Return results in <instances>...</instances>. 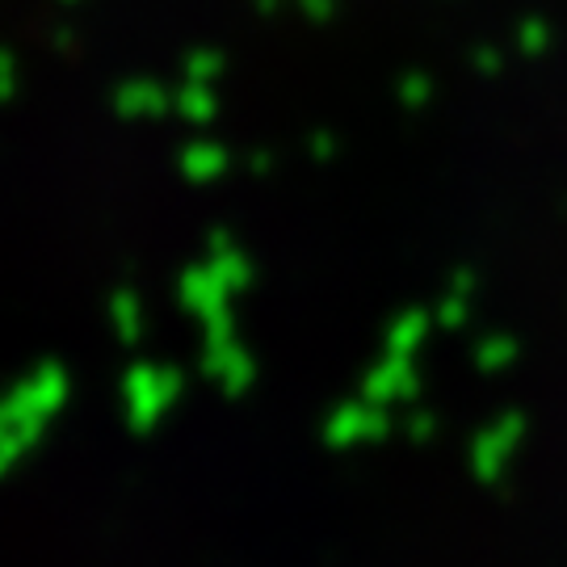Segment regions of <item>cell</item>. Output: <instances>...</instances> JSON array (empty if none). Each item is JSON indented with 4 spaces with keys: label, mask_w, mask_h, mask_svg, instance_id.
<instances>
[{
    "label": "cell",
    "mask_w": 567,
    "mask_h": 567,
    "mask_svg": "<svg viewBox=\"0 0 567 567\" xmlns=\"http://www.w3.org/2000/svg\"><path fill=\"white\" fill-rule=\"evenodd\" d=\"M269 152H248V168H252V173H265V168H269Z\"/></svg>",
    "instance_id": "cell-20"
},
{
    "label": "cell",
    "mask_w": 567,
    "mask_h": 567,
    "mask_svg": "<svg viewBox=\"0 0 567 567\" xmlns=\"http://www.w3.org/2000/svg\"><path fill=\"white\" fill-rule=\"evenodd\" d=\"M177 168H182L185 182L215 185L219 177H227V168H231V152H227L224 143H215V140H194V143H185V147H182Z\"/></svg>",
    "instance_id": "cell-9"
},
{
    "label": "cell",
    "mask_w": 567,
    "mask_h": 567,
    "mask_svg": "<svg viewBox=\"0 0 567 567\" xmlns=\"http://www.w3.org/2000/svg\"><path fill=\"white\" fill-rule=\"evenodd\" d=\"M362 395L383 408L416 400V395H421V370H416V358H408V353H386L383 349V358L362 374Z\"/></svg>",
    "instance_id": "cell-6"
},
{
    "label": "cell",
    "mask_w": 567,
    "mask_h": 567,
    "mask_svg": "<svg viewBox=\"0 0 567 567\" xmlns=\"http://www.w3.org/2000/svg\"><path fill=\"white\" fill-rule=\"evenodd\" d=\"M391 412L383 404H374V400H344L337 404L332 412L324 416V442L332 450H353V446H365V442H383L386 433H391Z\"/></svg>",
    "instance_id": "cell-4"
},
{
    "label": "cell",
    "mask_w": 567,
    "mask_h": 567,
    "mask_svg": "<svg viewBox=\"0 0 567 567\" xmlns=\"http://www.w3.org/2000/svg\"><path fill=\"white\" fill-rule=\"evenodd\" d=\"M206 265H210L215 278L231 290V299L257 286V265H252V257L231 240V231H224V227H215L210 240H206Z\"/></svg>",
    "instance_id": "cell-8"
},
{
    "label": "cell",
    "mask_w": 567,
    "mask_h": 567,
    "mask_svg": "<svg viewBox=\"0 0 567 567\" xmlns=\"http://www.w3.org/2000/svg\"><path fill=\"white\" fill-rule=\"evenodd\" d=\"M168 105H173L168 102V93L152 81L118 84V93H114V110H118L122 118H161Z\"/></svg>",
    "instance_id": "cell-10"
},
{
    "label": "cell",
    "mask_w": 567,
    "mask_h": 567,
    "mask_svg": "<svg viewBox=\"0 0 567 567\" xmlns=\"http://www.w3.org/2000/svg\"><path fill=\"white\" fill-rule=\"evenodd\" d=\"M177 303H182L185 316H194L198 324L219 316V311H231V290H227L210 265H185L177 274Z\"/></svg>",
    "instance_id": "cell-7"
},
{
    "label": "cell",
    "mask_w": 567,
    "mask_h": 567,
    "mask_svg": "<svg viewBox=\"0 0 567 567\" xmlns=\"http://www.w3.org/2000/svg\"><path fill=\"white\" fill-rule=\"evenodd\" d=\"M185 395V370L161 362H131L122 374V421L131 433H152Z\"/></svg>",
    "instance_id": "cell-2"
},
{
    "label": "cell",
    "mask_w": 567,
    "mask_h": 567,
    "mask_svg": "<svg viewBox=\"0 0 567 567\" xmlns=\"http://www.w3.org/2000/svg\"><path fill=\"white\" fill-rule=\"evenodd\" d=\"M395 97H400L408 110H421V105L433 97V84H429V76H421V72H416V76H404V81H400Z\"/></svg>",
    "instance_id": "cell-16"
},
{
    "label": "cell",
    "mask_w": 567,
    "mask_h": 567,
    "mask_svg": "<svg viewBox=\"0 0 567 567\" xmlns=\"http://www.w3.org/2000/svg\"><path fill=\"white\" fill-rule=\"evenodd\" d=\"M68 395H72L68 370L63 362L47 358L0 400V475H9L47 437V429L63 412Z\"/></svg>",
    "instance_id": "cell-1"
},
{
    "label": "cell",
    "mask_w": 567,
    "mask_h": 567,
    "mask_svg": "<svg viewBox=\"0 0 567 567\" xmlns=\"http://www.w3.org/2000/svg\"><path fill=\"white\" fill-rule=\"evenodd\" d=\"M203 374L224 391L227 400H240L257 383V358L240 344V337H206L203 341Z\"/></svg>",
    "instance_id": "cell-5"
},
{
    "label": "cell",
    "mask_w": 567,
    "mask_h": 567,
    "mask_svg": "<svg viewBox=\"0 0 567 567\" xmlns=\"http://www.w3.org/2000/svg\"><path fill=\"white\" fill-rule=\"evenodd\" d=\"M307 147H311V161H332V156H337V140H332V135H328V131H316V135H311V143H307Z\"/></svg>",
    "instance_id": "cell-19"
},
{
    "label": "cell",
    "mask_w": 567,
    "mask_h": 567,
    "mask_svg": "<svg viewBox=\"0 0 567 567\" xmlns=\"http://www.w3.org/2000/svg\"><path fill=\"white\" fill-rule=\"evenodd\" d=\"M219 68H224V60H215V55H194L189 60V76L194 81H210V76H219Z\"/></svg>",
    "instance_id": "cell-18"
},
{
    "label": "cell",
    "mask_w": 567,
    "mask_h": 567,
    "mask_svg": "<svg viewBox=\"0 0 567 567\" xmlns=\"http://www.w3.org/2000/svg\"><path fill=\"white\" fill-rule=\"evenodd\" d=\"M433 433H437V416H433V412H416V416L408 421V437H412V442H429Z\"/></svg>",
    "instance_id": "cell-17"
},
{
    "label": "cell",
    "mask_w": 567,
    "mask_h": 567,
    "mask_svg": "<svg viewBox=\"0 0 567 567\" xmlns=\"http://www.w3.org/2000/svg\"><path fill=\"white\" fill-rule=\"evenodd\" d=\"M517 358H522V344H517V337H508V332H492V337H484V341L475 344V365L484 374H501Z\"/></svg>",
    "instance_id": "cell-15"
},
{
    "label": "cell",
    "mask_w": 567,
    "mask_h": 567,
    "mask_svg": "<svg viewBox=\"0 0 567 567\" xmlns=\"http://www.w3.org/2000/svg\"><path fill=\"white\" fill-rule=\"evenodd\" d=\"M429 328H433V316H429L425 307L400 311V316L386 324V353H408V358H416L421 344L429 341Z\"/></svg>",
    "instance_id": "cell-11"
},
{
    "label": "cell",
    "mask_w": 567,
    "mask_h": 567,
    "mask_svg": "<svg viewBox=\"0 0 567 567\" xmlns=\"http://www.w3.org/2000/svg\"><path fill=\"white\" fill-rule=\"evenodd\" d=\"M526 429H529L526 412H517V408H508L496 421H487V425L471 437V475L487 487L501 484L508 463H513V454H517V446L526 442Z\"/></svg>",
    "instance_id": "cell-3"
},
{
    "label": "cell",
    "mask_w": 567,
    "mask_h": 567,
    "mask_svg": "<svg viewBox=\"0 0 567 567\" xmlns=\"http://www.w3.org/2000/svg\"><path fill=\"white\" fill-rule=\"evenodd\" d=\"M173 110H177L189 126H210V122L219 118V97H215V89L206 81H189L185 89H177Z\"/></svg>",
    "instance_id": "cell-13"
},
{
    "label": "cell",
    "mask_w": 567,
    "mask_h": 567,
    "mask_svg": "<svg viewBox=\"0 0 567 567\" xmlns=\"http://www.w3.org/2000/svg\"><path fill=\"white\" fill-rule=\"evenodd\" d=\"M110 324H114V337L122 344H140L143 337V303L131 286H118L110 295Z\"/></svg>",
    "instance_id": "cell-14"
},
{
    "label": "cell",
    "mask_w": 567,
    "mask_h": 567,
    "mask_svg": "<svg viewBox=\"0 0 567 567\" xmlns=\"http://www.w3.org/2000/svg\"><path fill=\"white\" fill-rule=\"evenodd\" d=\"M471 295H475V274L471 269H458L450 278V290L442 295V303L433 311V324L446 328V332H458V328L471 320Z\"/></svg>",
    "instance_id": "cell-12"
}]
</instances>
